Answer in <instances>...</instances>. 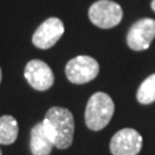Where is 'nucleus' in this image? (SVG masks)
<instances>
[{"label": "nucleus", "mask_w": 155, "mask_h": 155, "mask_svg": "<svg viewBox=\"0 0 155 155\" xmlns=\"http://www.w3.org/2000/svg\"><path fill=\"white\" fill-rule=\"evenodd\" d=\"M43 125L57 149H67L74 140L75 123L71 111L61 106H53L47 111Z\"/></svg>", "instance_id": "obj_1"}, {"label": "nucleus", "mask_w": 155, "mask_h": 155, "mask_svg": "<svg viewBox=\"0 0 155 155\" xmlns=\"http://www.w3.org/2000/svg\"><path fill=\"white\" fill-rule=\"evenodd\" d=\"M115 111L113 98L104 92L92 94L85 107V124L92 130H101L110 123Z\"/></svg>", "instance_id": "obj_2"}, {"label": "nucleus", "mask_w": 155, "mask_h": 155, "mask_svg": "<svg viewBox=\"0 0 155 155\" xmlns=\"http://www.w3.org/2000/svg\"><path fill=\"white\" fill-rule=\"evenodd\" d=\"M91 22L100 28H113L123 18V9L111 0H98L92 4L88 12Z\"/></svg>", "instance_id": "obj_3"}, {"label": "nucleus", "mask_w": 155, "mask_h": 155, "mask_svg": "<svg viewBox=\"0 0 155 155\" xmlns=\"http://www.w3.org/2000/svg\"><path fill=\"white\" fill-rule=\"evenodd\" d=\"M100 72V65L94 58L89 56H78L67 62L65 74L69 81L74 84L89 83Z\"/></svg>", "instance_id": "obj_4"}, {"label": "nucleus", "mask_w": 155, "mask_h": 155, "mask_svg": "<svg viewBox=\"0 0 155 155\" xmlns=\"http://www.w3.org/2000/svg\"><path fill=\"white\" fill-rule=\"evenodd\" d=\"M155 38V19L142 18L130 26L127 34V44L132 51H146Z\"/></svg>", "instance_id": "obj_5"}, {"label": "nucleus", "mask_w": 155, "mask_h": 155, "mask_svg": "<svg viewBox=\"0 0 155 155\" xmlns=\"http://www.w3.org/2000/svg\"><path fill=\"white\" fill-rule=\"evenodd\" d=\"M141 149L142 136L132 128L118 130L110 141V151L113 155H137Z\"/></svg>", "instance_id": "obj_6"}, {"label": "nucleus", "mask_w": 155, "mask_h": 155, "mask_svg": "<svg viewBox=\"0 0 155 155\" xmlns=\"http://www.w3.org/2000/svg\"><path fill=\"white\" fill-rule=\"evenodd\" d=\"M65 26L60 18L51 17L39 26L32 35V44L39 49H49L60 40Z\"/></svg>", "instance_id": "obj_7"}, {"label": "nucleus", "mask_w": 155, "mask_h": 155, "mask_svg": "<svg viewBox=\"0 0 155 155\" xmlns=\"http://www.w3.org/2000/svg\"><path fill=\"white\" fill-rule=\"evenodd\" d=\"M25 79L34 89L44 92L48 91L54 83V75L49 66L44 61L31 60L25 67Z\"/></svg>", "instance_id": "obj_8"}, {"label": "nucleus", "mask_w": 155, "mask_h": 155, "mask_svg": "<svg viewBox=\"0 0 155 155\" xmlns=\"http://www.w3.org/2000/svg\"><path fill=\"white\" fill-rule=\"evenodd\" d=\"M54 146L52 138L41 123H38L32 127L30 134V149L32 155H51Z\"/></svg>", "instance_id": "obj_9"}, {"label": "nucleus", "mask_w": 155, "mask_h": 155, "mask_svg": "<svg viewBox=\"0 0 155 155\" xmlns=\"http://www.w3.org/2000/svg\"><path fill=\"white\" fill-rule=\"evenodd\" d=\"M18 136V123L12 115L0 116V145H12Z\"/></svg>", "instance_id": "obj_10"}, {"label": "nucleus", "mask_w": 155, "mask_h": 155, "mask_svg": "<svg viewBox=\"0 0 155 155\" xmlns=\"http://www.w3.org/2000/svg\"><path fill=\"white\" fill-rule=\"evenodd\" d=\"M137 101L142 105L155 102V74L146 78L137 91Z\"/></svg>", "instance_id": "obj_11"}, {"label": "nucleus", "mask_w": 155, "mask_h": 155, "mask_svg": "<svg viewBox=\"0 0 155 155\" xmlns=\"http://www.w3.org/2000/svg\"><path fill=\"white\" fill-rule=\"evenodd\" d=\"M151 8H153V11L155 12V0H153V2H151Z\"/></svg>", "instance_id": "obj_12"}, {"label": "nucleus", "mask_w": 155, "mask_h": 155, "mask_svg": "<svg viewBox=\"0 0 155 155\" xmlns=\"http://www.w3.org/2000/svg\"><path fill=\"white\" fill-rule=\"evenodd\" d=\"M0 81H2V67H0Z\"/></svg>", "instance_id": "obj_13"}, {"label": "nucleus", "mask_w": 155, "mask_h": 155, "mask_svg": "<svg viewBox=\"0 0 155 155\" xmlns=\"http://www.w3.org/2000/svg\"><path fill=\"white\" fill-rule=\"evenodd\" d=\"M0 155H2V150H0Z\"/></svg>", "instance_id": "obj_14"}]
</instances>
